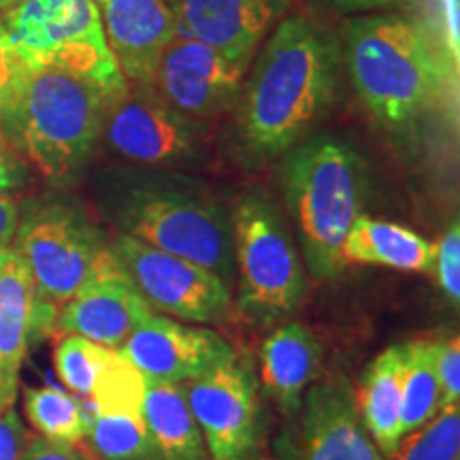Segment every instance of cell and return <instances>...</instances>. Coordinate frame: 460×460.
Segmentation results:
<instances>
[{
	"instance_id": "cell-13",
	"label": "cell",
	"mask_w": 460,
	"mask_h": 460,
	"mask_svg": "<svg viewBox=\"0 0 460 460\" xmlns=\"http://www.w3.org/2000/svg\"><path fill=\"white\" fill-rule=\"evenodd\" d=\"M149 312L154 309L107 243L77 295L58 309L54 332L79 335L102 348L118 349Z\"/></svg>"
},
{
	"instance_id": "cell-24",
	"label": "cell",
	"mask_w": 460,
	"mask_h": 460,
	"mask_svg": "<svg viewBox=\"0 0 460 460\" xmlns=\"http://www.w3.org/2000/svg\"><path fill=\"white\" fill-rule=\"evenodd\" d=\"M24 411L32 429L56 444H82L92 413L77 396L56 386L24 390Z\"/></svg>"
},
{
	"instance_id": "cell-26",
	"label": "cell",
	"mask_w": 460,
	"mask_h": 460,
	"mask_svg": "<svg viewBox=\"0 0 460 460\" xmlns=\"http://www.w3.org/2000/svg\"><path fill=\"white\" fill-rule=\"evenodd\" d=\"M147 377L118 349H111L90 393V413H130L141 416Z\"/></svg>"
},
{
	"instance_id": "cell-30",
	"label": "cell",
	"mask_w": 460,
	"mask_h": 460,
	"mask_svg": "<svg viewBox=\"0 0 460 460\" xmlns=\"http://www.w3.org/2000/svg\"><path fill=\"white\" fill-rule=\"evenodd\" d=\"M435 371L439 382L441 407L460 402V341L450 335L435 341Z\"/></svg>"
},
{
	"instance_id": "cell-1",
	"label": "cell",
	"mask_w": 460,
	"mask_h": 460,
	"mask_svg": "<svg viewBox=\"0 0 460 460\" xmlns=\"http://www.w3.org/2000/svg\"><path fill=\"white\" fill-rule=\"evenodd\" d=\"M339 51L303 15L284 17L258 54L237 101L234 139L252 163L284 156L332 105Z\"/></svg>"
},
{
	"instance_id": "cell-10",
	"label": "cell",
	"mask_w": 460,
	"mask_h": 460,
	"mask_svg": "<svg viewBox=\"0 0 460 460\" xmlns=\"http://www.w3.org/2000/svg\"><path fill=\"white\" fill-rule=\"evenodd\" d=\"M111 250L156 314L192 324H217L230 312V286L186 258L118 234Z\"/></svg>"
},
{
	"instance_id": "cell-35",
	"label": "cell",
	"mask_w": 460,
	"mask_h": 460,
	"mask_svg": "<svg viewBox=\"0 0 460 460\" xmlns=\"http://www.w3.org/2000/svg\"><path fill=\"white\" fill-rule=\"evenodd\" d=\"M439 48L447 65L458 73V0H439Z\"/></svg>"
},
{
	"instance_id": "cell-27",
	"label": "cell",
	"mask_w": 460,
	"mask_h": 460,
	"mask_svg": "<svg viewBox=\"0 0 460 460\" xmlns=\"http://www.w3.org/2000/svg\"><path fill=\"white\" fill-rule=\"evenodd\" d=\"M390 460H460V402L446 405L401 439Z\"/></svg>"
},
{
	"instance_id": "cell-12",
	"label": "cell",
	"mask_w": 460,
	"mask_h": 460,
	"mask_svg": "<svg viewBox=\"0 0 460 460\" xmlns=\"http://www.w3.org/2000/svg\"><path fill=\"white\" fill-rule=\"evenodd\" d=\"M247 66L177 32L160 56L152 88L172 109L207 122L237 105Z\"/></svg>"
},
{
	"instance_id": "cell-8",
	"label": "cell",
	"mask_w": 460,
	"mask_h": 460,
	"mask_svg": "<svg viewBox=\"0 0 460 460\" xmlns=\"http://www.w3.org/2000/svg\"><path fill=\"white\" fill-rule=\"evenodd\" d=\"M105 245L88 214L66 200L28 207L13 241L37 292L56 309L77 295Z\"/></svg>"
},
{
	"instance_id": "cell-17",
	"label": "cell",
	"mask_w": 460,
	"mask_h": 460,
	"mask_svg": "<svg viewBox=\"0 0 460 460\" xmlns=\"http://www.w3.org/2000/svg\"><path fill=\"white\" fill-rule=\"evenodd\" d=\"M109 49L130 85H152L158 60L175 37L171 0H94Z\"/></svg>"
},
{
	"instance_id": "cell-15",
	"label": "cell",
	"mask_w": 460,
	"mask_h": 460,
	"mask_svg": "<svg viewBox=\"0 0 460 460\" xmlns=\"http://www.w3.org/2000/svg\"><path fill=\"white\" fill-rule=\"evenodd\" d=\"M58 309L43 301L11 245L0 254V410L15 407L28 349L54 332Z\"/></svg>"
},
{
	"instance_id": "cell-31",
	"label": "cell",
	"mask_w": 460,
	"mask_h": 460,
	"mask_svg": "<svg viewBox=\"0 0 460 460\" xmlns=\"http://www.w3.org/2000/svg\"><path fill=\"white\" fill-rule=\"evenodd\" d=\"M24 75L26 68L20 62V58L15 56L13 48H11L3 15H0V122L7 118L11 107L15 105Z\"/></svg>"
},
{
	"instance_id": "cell-33",
	"label": "cell",
	"mask_w": 460,
	"mask_h": 460,
	"mask_svg": "<svg viewBox=\"0 0 460 460\" xmlns=\"http://www.w3.org/2000/svg\"><path fill=\"white\" fill-rule=\"evenodd\" d=\"M28 437L31 433L26 430L15 407L0 410V460H20Z\"/></svg>"
},
{
	"instance_id": "cell-3",
	"label": "cell",
	"mask_w": 460,
	"mask_h": 460,
	"mask_svg": "<svg viewBox=\"0 0 460 460\" xmlns=\"http://www.w3.org/2000/svg\"><path fill=\"white\" fill-rule=\"evenodd\" d=\"M118 234L199 264L234 286L230 214L203 186L183 175L124 171L105 200Z\"/></svg>"
},
{
	"instance_id": "cell-34",
	"label": "cell",
	"mask_w": 460,
	"mask_h": 460,
	"mask_svg": "<svg viewBox=\"0 0 460 460\" xmlns=\"http://www.w3.org/2000/svg\"><path fill=\"white\" fill-rule=\"evenodd\" d=\"M28 181L26 163L17 154V147L0 128V192H13Z\"/></svg>"
},
{
	"instance_id": "cell-28",
	"label": "cell",
	"mask_w": 460,
	"mask_h": 460,
	"mask_svg": "<svg viewBox=\"0 0 460 460\" xmlns=\"http://www.w3.org/2000/svg\"><path fill=\"white\" fill-rule=\"evenodd\" d=\"M111 349L79 335H62L54 349V367L62 384L79 396H90L92 386Z\"/></svg>"
},
{
	"instance_id": "cell-14",
	"label": "cell",
	"mask_w": 460,
	"mask_h": 460,
	"mask_svg": "<svg viewBox=\"0 0 460 460\" xmlns=\"http://www.w3.org/2000/svg\"><path fill=\"white\" fill-rule=\"evenodd\" d=\"M118 352L147 379L169 384L190 382L234 356L226 339L216 331L156 312L143 315Z\"/></svg>"
},
{
	"instance_id": "cell-39",
	"label": "cell",
	"mask_w": 460,
	"mask_h": 460,
	"mask_svg": "<svg viewBox=\"0 0 460 460\" xmlns=\"http://www.w3.org/2000/svg\"><path fill=\"white\" fill-rule=\"evenodd\" d=\"M288 3H290V0H288Z\"/></svg>"
},
{
	"instance_id": "cell-21",
	"label": "cell",
	"mask_w": 460,
	"mask_h": 460,
	"mask_svg": "<svg viewBox=\"0 0 460 460\" xmlns=\"http://www.w3.org/2000/svg\"><path fill=\"white\" fill-rule=\"evenodd\" d=\"M402 343L390 345L362 373L354 393L356 411L384 456H393L401 433Z\"/></svg>"
},
{
	"instance_id": "cell-38",
	"label": "cell",
	"mask_w": 460,
	"mask_h": 460,
	"mask_svg": "<svg viewBox=\"0 0 460 460\" xmlns=\"http://www.w3.org/2000/svg\"><path fill=\"white\" fill-rule=\"evenodd\" d=\"M17 3H22V0H0V11H7L11 7H15Z\"/></svg>"
},
{
	"instance_id": "cell-18",
	"label": "cell",
	"mask_w": 460,
	"mask_h": 460,
	"mask_svg": "<svg viewBox=\"0 0 460 460\" xmlns=\"http://www.w3.org/2000/svg\"><path fill=\"white\" fill-rule=\"evenodd\" d=\"M295 460H384L356 411L354 390L324 382L305 393Z\"/></svg>"
},
{
	"instance_id": "cell-37",
	"label": "cell",
	"mask_w": 460,
	"mask_h": 460,
	"mask_svg": "<svg viewBox=\"0 0 460 460\" xmlns=\"http://www.w3.org/2000/svg\"><path fill=\"white\" fill-rule=\"evenodd\" d=\"M315 3L324 4L326 9L337 11V13H367V11L390 7L401 0H315Z\"/></svg>"
},
{
	"instance_id": "cell-5",
	"label": "cell",
	"mask_w": 460,
	"mask_h": 460,
	"mask_svg": "<svg viewBox=\"0 0 460 460\" xmlns=\"http://www.w3.org/2000/svg\"><path fill=\"white\" fill-rule=\"evenodd\" d=\"M111 99L88 79L39 68L26 71L15 105L0 128L49 181H66L88 163Z\"/></svg>"
},
{
	"instance_id": "cell-9",
	"label": "cell",
	"mask_w": 460,
	"mask_h": 460,
	"mask_svg": "<svg viewBox=\"0 0 460 460\" xmlns=\"http://www.w3.org/2000/svg\"><path fill=\"white\" fill-rule=\"evenodd\" d=\"M205 128V122L188 118L160 99L152 85L128 84L109 102L101 137L126 163L169 169L200 156Z\"/></svg>"
},
{
	"instance_id": "cell-20",
	"label": "cell",
	"mask_w": 460,
	"mask_h": 460,
	"mask_svg": "<svg viewBox=\"0 0 460 460\" xmlns=\"http://www.w3.org/2000/svg\"><path fill=\"white\" fill-rule=\"evenodd\" d=\"M343 262L433 275L435 243L401 224L360 214L343 241Z\"/></svg>"
},
{
	"instance_id": "cell-4",
	"label": "cell",
	"mask_w": 460,
	"mask_h": 460,
	"mask_svg": "<svg viewBox=\"0 0 460 460\" xmlns=\"http://www.w3.org/2000/svg\"><path fill=\"white\" fill-rule=\"evenodd\" d=\"M281 180L309 273L337 279L345 271L343 241L367 199L365 160L349 143L318 137L288 152Z\"/></svg>"
},
{
	"instance_id": "cell-11",
	"label": "cell",
	"mask_w": 460,
	"mask_h": 460,
	"mask_svg": "<svg viewBox=\"0 0 460 460\" xmlns=\"http://www.w3.org/2000/svg\"><path fill=\"white\" fill-rule=\"evenodd\" d=\"M183 388L209 460H258L261 401L258 382L245 360L233 356L216 369L183 382Z\"/></svg>"
},
{
	"instance_id": "cell-22",
	"label": "cell",
	"mask_w": 460,
	"mask_h": 460,
	"mask_svg": "<svg viewBox=\"0 0 460 460\" xmlns=\"http://www.w3.org/2000/svg\"><path fill=\"white\" fill-rule=\"evenodd\" d=\"M141 418L158 460H209L203 433L190 411L183 384L147 379Z\"/></svg>"
},
{
	"instance_id": "cell-29",
	"label": "cell",
	"mask_w": 460,
	"mask_h": 460,
	"mask_svg": "<svg viewBox=\"0 0 460 460\" xmlns=\"http://www.w3.org/2000/svg\"><path fill=\"white\" fill-rule=\"evenodd\" d=\"M433 275L452 307L460 305V226L454 222L435 245Z\"/></svg>"
},
{
	"instance_id": "cell-6",
	"label": "cell",
	"mask_w": 460,
	"mask_h": 460,
	"mask_svg": "<svg viewBox=\"0 0 460 460\" xmlns=\"http://www.w3.org/2000/svg\"><path fill=\"white\" fill-rule=\"evenodd\" d=\"M0 15L26 71L77 75L111 101L128 85L109 49L94 0H22Z\"/></svg>"
},
{
	"instance_id": "cell-16",
	"label": "cell",
	"mask_w": 460,
	"mask_h": 460,
	"mask_svg": "<svg viewBox=\"0 0 460 460\" xmlns=\"http://www.w3.org/2000/svg\"><path fill=\"white\" fill-rule=\"evenodd\" d=\"M175 31L209 45L228 60L250 66L275 24L286 15L288 0H171Z\"/></svg>"
},
{
	"instance_id": "cell-23",
	"label": "cell",
	"mask_w": 460,
	"mask_h": 460,
	"mask_svg": "<svg viewBox=\"0 0 460 460\" xmlns=\"http://www.w3.org/2000/svg\"><path fill=\"white\" fill-rule=\"evenodd\" d=\"M441 410V393L435 371V341L416 339L402 343L401 433L410 435Z\"/></svg>"
},
{
	"instance_id": "cell-32",
	"label": "cell",
	"mask_w": 460,
	"mask_h": 460,
	"mask_svg": "<svg viewBox=\"0 0 460 460\" xmlns=\"http://www.w3.org/2000/svg\"><path fill=\"white\" fill-rule=\"evenodd\" d=\"M20 460H99L84 444H56L41 435L28 437Z\"/></svg>"
},
{
	"instance_id": "cell-25",
	"label": "cell",
	"mask_w": 460,
	"mask_h": 460,
	"mask_svg": "<svg viewBox=\"0 0 460 460\" xmlns=\"http://www.w3.org/2000/svg\"><path fill=\"white\" fill-rule=\"evenodd\" d=\"M90 452L99 460H158L141 416L99 413L88 429Z\"/></svg>"
},
{
	"instance_id": "cell-19",
	"label": "cell",
	"mask_w": 460,
	"mask_h": 460,
	"mask_svg": "<svg viewBox=\"0 0 460 460\" xmlns=\"http://www.w3.org/2000/svg\"><path fill=\"white\" fill-rule=\"evenodd\" d=\"M322 365V343L301 322L279 324L261 348V382L286 416L301 411Z\"/></svg>"
},
{
	"instance_id": "cell-36",
	"label": "cell",
	"mask_w": 460,
	"mask_h": 460,
	"mask_svg": "<svg viewBox=\"0 0 460 460\" xmlns=\"http://www.w3.org/2000/svg\"><path fill=\"white\" fill-rule=\"evenodd\" d=\"M20 203L11 192H0V254L13 245L20 226Z\"/></svg>"
},
{
	"instance_id": "cell-7",
	"label": "cell",
	"mask_w": 460,
	"mask_h": 460,
	"mask_svg": "<svg viewBox=\"0 0 460 460\" xmlns=\"http://www.w3.org/2000/svg\"><path fill=\"white\" fill-rule=\"evenodd\" d=\"M230 220L239 309L264 324L290 318L305 301L307 281L279 211L262 194H245Z\"/></svg>"
},
{
	"instance_id": "cell-2",
	"label": "cell",
	"mask_w": 460,
	"mask_h": 460,
	"mask_svg": "<svg viewBox=\"0 0 460 460\" xmlns=\"http://www.w3.org/2000/svg\"><path fill=\"white\" fill-rule=\"evenodd\" d=\"M343 62L362 105L390 132L422 124L458 77L429 26L401 15L345 22Z\"/></svg>"
}]
</instances>
